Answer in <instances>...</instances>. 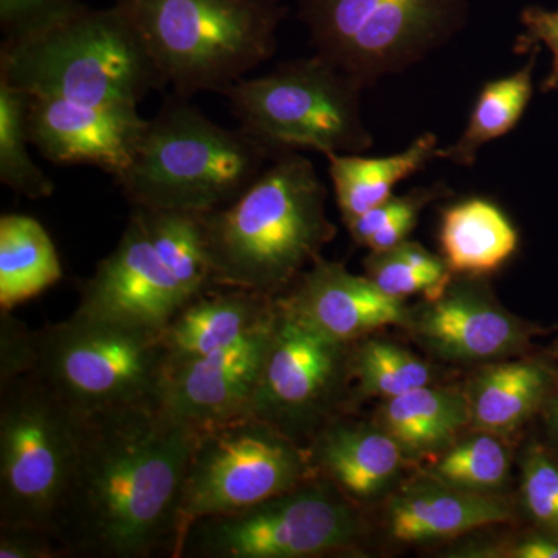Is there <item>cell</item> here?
Listing matches in <instances>:
<instances>
[{
    "label": "cell",
    "instance_id": "5bb4252c",
    "mask_svg": "<svg viewBox=\"0 0 558 558\" xmlns=\"http://www.w3.org/2000/svg\"><path fill=\"white\" fill-rule=\"evenodd\" d=\"M189 301L134 209L117 247L81 284L76 310L161 333Z\"/></svg>",
    "mask_w": 558,
    "mask_h": 558
},
{
    "label": "cell",
    "instance_id": "e0dca14e",
    "mask_svg": "<svg viewBox=\"0 0 558 558\" xmlns=\"http://www.w3.org/2000/svg\"><path fill=\"white\" fill-rule=\"evenodd\" d=\"M279 306L341 343L354 344L385 326L409 328L405 300L389 296L368 277L318 256L282 295Z\"/></svg>",
    "mask_w": 558,
    "mask_h": 558
},
{
    "label": "cell",
    "instance_id": "8fae6325",
    "mask_svg": "<svg viewBox=\"0 0 558 558\" xmlns=\"http://www.w3.org/2000/svg\"><path fill=\"white\" fill-rule=\"evenodd\" d=\"M314 476L306 447L253 414L202 429L183 483L182 537L194 521L252 508Z\"/></svg>",
    "mask_w": 558,
    "mask_h": 558
},
{
    "label": "cell",
    "instance_id": "e575fe53",
    "mask_svg": "<svg viewBox=\"0 0 558 558\" xmlns=\"http://www.w3.org/2000/svg\"><path fill=\"white\" fill-rule=\"evenodd\" d=\"M36 354V330L28 329L11 311H0V385L28 376Z\"/></svg>",
    "mask_w": 558,
    "mask_h": 558
},
{
    "label": "cell",
    "instance_id": "f1b7e54d",
    "mask_svg": "<svg viewBox=\"0 0 558 558\" xmlns=\"http://www.w3.org/2000/svg\"><path fill=\"white\" fill-rule=\"evenodd\" d=\"M510 465L512 457L505 438L475 429L440 453L427 475L447 486L495 495L508 483Z\"/></svg>",
    "mask_w": 558,
    "mask_h": 558
},
{
    "label": "cell",
    "instance_id": "3957f363",
    "mask_svg": "<svg viewBox=\"0 0 558 558\" xmlns=\"http://www.w3.org/2000/svg\"><path fill=\"white\" fill-rule=\"evenodd\" d=\"M0 81L31 97L90 106H138L167 87L145 40L116 5L80 0L28 31L5 36Z\"/></svg>",
    "mask_w": 558,
    "mask_h": 558
},
{
    "label": "cell",
    "instance_id": "52a82bcc",
    "mask_svg": "<svg viewBox=\"0 0 558 558\" xmlns=\"http://www.w3.org/2000/svg\"><path fill=\"white\" fill-rule=\"evenodd\" d=\"M363 84L326 58L282 62L223 94L240 128L271 149L363 154L374 137L363 120Z\"/></svg>",
    "mask_w": 558,
    "mask_h": 558
},
{
    "label": "cell",
    "instance_id": "4dcf8cb0",
    "mask_svg": "<svg viewBox=\"0 0 558 558\" xmlns=\"http://www.w3.org/2000/svg\"><path fill=\"white\" fill-rule=\"evenodd\" d=\"M363 266L377 288L400 300L418 293L425 300H436L454 277L442 256L413 241L385 252H369Z\"/></svg>",
    "mask_w": 558,
    "mask_h": 558
},
{
    "label": "cell",
    "instance_id": "83f0119b",
    "mask_svg": "<svg viewBox=\"0 0 558 558\" xmlns=\"http://www.w3.org/2000/svg\"><path fill=\"white\" fill-rule=\"evenodd\" d=\"M351 377L357 381L351 399H392L435 385V371L425 360L399 344L362 339L352 344Z\"/></svg>",
    "mask_w": 558,
    "mask_h": 558
},
{
    "label": "cell",
    "instance_id": "cb8c5ba5",
    "mask_svg": "<svg viewBox=\"0 0 558 558\" xmlns=\"http://www.w3.org/2000/svg\"><path fill=\"white\" fill-rule=\"evenodd\" d=\"M439 140L424 132L409 148L384 157L362 154H328V170L343 222L359 218L395 196L392 191L403 180L424 171L438 159Z\"/></svg>",
    "mask_w": 558,
    "mask_h": 558
},
{
    "label": "cell",
    "instance_id": "836d02e7",
    "mask_svg": "<svg viewBox=\"0 0 558 558\" xmlns=\"http://www.w3.org/2000/svg\"><path fill=\"white\" fill-rule=\"evenodd\" d=\"M523 32L517 36L513 53L526 54L534 47L545 46L550 51L553 62L548 76L542 83V92H558V10L542 7H526L520 14Z\"/></svg>",
    "mask_w": 558,
    "mask_h": 558
},
{
    "label": "cell",
    "instance_id": "9c48e42d",
    "mask_svg": "<svg viewBox=\"0 0 558 558\" xmlns=\"http://www.w3.org/2000/svg\"><path fill=\"white\" fill-rule=\"evenodd\" d=\"M365 537L357 506L314 476L252 508L194 521L175 558H311L349 553Z\"/></svg>",
    "mask_w": 558,
    "mask_h": 558
},
{
    "label": "cell",
    "instance_id": "ffe728a7",
    "mask_svg": "<svg viewBox=\"0 0 558 558\" xmlns=\"http://www.w3.org/2000/svg\"><path fill=\"white\" fill-rule=\"evenodd\" d=\"M275 317V299L213 286L194 296L161 332L168 360L201 357L241 343Z\"/></svg>",
    "mask_w": 558,
    "mask_h": 558
},
{
    "label": "cell",
    "instance_id": "f546056e",
    "mask_svg": "<svg viewBox=\"0 0 558 558\" xmlns=\"http://www.w3.org/2000/svg\"><path fill=\"white\" fill-rule=\"evenodd\" d=\"M28 100L31 95L0 81V182L28 199H49L54 183L28 153Z\"/></svg>",
    "mask_w": 558,
    "mask_h": 558
},
{
    "label": "cell",
    "instance_id": "8992f818",
    "mask_svg": "<svg viewBox=\"0 0 558 558\" xmlns=\"http://www.w3.org/2000/svg\"><path fill=\"white\" fill-rule=\"evenodd\" d=\"M168 352L161 333L76 310L36 330V377L75 413L156 405Z\"/></svg>",
    "mask_w": 558,
    "mask_h": 558
},
{
    "label": "cell",
    "instance_id": "44dd1931",
    "mask_svg": "<svg viewBox=\"0 0 558 558\" xmlns=\"http://www.w3.org/2000/svg\"><path fill=\"white\" fill-rule=\"evenodd\" d=\"M553 365L542 359H506L480 371L465 389L472 428L508 438L543 410Z\"/></svg>",
    "mask_w": 558,
    "mask_h": 558
},
{
    "label": "cell",
    "instance_id": "7c38bea8",
    "mask_svg": "<svg viewBox=\"0 0 558 558\" xmlns=\"http://www.w3.org/2000/svg\"><path fill=\"white\" fill-rule=\"evenodd\" d=\"M275 306L250 414L307 447L351 400L352 344L312 328L277 300Z\"/></svg>",
    "mask_w": 558,
    "mask_h": 558
},
{
    "label": "cell",
    "instance_id": "ac0fdd59",
    "mask_svg": "<svg viewBox=\"0 0 558 558\" xmlns=\"http://www.w3.org/2000/svg\"><path fill=\"white\" fill-rule=\"evenodd\" d=\"M306 449L315 475L329 481L357 508L384 497L407 461L398 442L376 422L343 416L326 425Z\"/></svg>",
    "mask_w": 558,
    "mask_h": 558
},
{
    "label": "cell",
    "instance_id": "74e56055",
    "mask_svg": "<svg viewBox=\"0 0 558 558\" xmlns=\"http://www.w3.org/2000/svg\"><path fill=\"white\" fill-rule=\"evenodd\" d=\"M462 557H505V558H558V535L538 531L512 539L506 545L483 546L465 549Z\"/></svg>",
    "mask_w": 558,
    "mask_h": 558
},
{
    "label": "cell",
    "instance_id": "30bf717a",
    "mask_svg": "<svg viewBox=\"0 0 558 558\" xmlns=\"http://www.w3.org/2000/svg\"><path fill=\"white\" fill-rule=\"evenodd\" d=\"M76 446L78 414L36 377L0 385V526L57 534Z\"/></svg>",
    "mask_w": 558,
    "mask_h": 558
},
{
    "label": "cell",
    "instance_id": "277c9868",
    "mask_svg": "<svg viewBox=\"0 0 558 558\" xmlns=\"http://www.w3.org/2000/svg\"><path fill=\"white\" fill-rule=\"evenodd\" d=\"M277 154L242 128L215 123L172 92L116 182L134 208L202 215L233 204Z\"/></svg>",
    "mask_w": 558,
    "mask_h": 558
},
{
    "label": "cell",
    "instance_id": "d6a6232c",
    "mask_svg": "<svg viewBox=\"0 0 558 558\" xmlns=\"http://www.w3.org/2000/svg\"><path fill=\"white\" fill-rule=\"evenodd\" d=\"M521 501L539 531L558 535V461L538 444L521 459Z\"/></svg>",
    "mask_w": 558,
    "mask_h": 558
},
{
    "label": "cell",
    "instance_id": "6da1fadb",
    "mask_svg": "<svg viewBox=\"0 0 558 558\" xmlns=\"http://www.w3.org/2000/svg\"><path fill=\"white\" fill-rule=\"evenodd\" d=\"M196 435L157 405L78 414L75 465L54 523L70 557L175 558Z\"/></svg>",
    "mask_w": 558,
    "mask_h": 558
},
{
    "label": "cell",
    "instance_id": "484cf974",
    "mask_svg": "<svg viewBox=\"0 0 558 558\" xmlns=\"http://www.w3.org/2000/svg\"><path fill=\"white\" fill-rule=\"evenodd\" d=\"M539 47L529 51V60L517 72L487 81L481 87L468 124L457 142L439 148L438 159L449 160L458 167L470 168L478 159L484 146L506 137L519 126L534 94V69Z\"/></svg>",
    "mask_w": 558,
    "mask_h": 558
},
{
    "label": "cell",
    "instance_id": "4316f807",
    "mask_svg": "<svg viewBox=\"0 0 558 558\" xmlns=\"http://www.w3.org/2000/svg\"><path fill=\"white\" fill-rule=\"evenodd\" d=\"M134 209L142 215L154 247L190 300L215 286L201 215L174 209Z\"/></svg>",
    "mask_w": 558,
    "mask_h": 558
},
{
    "label": "cell",
    "instance_id": "9a60e30c",
    "mask_svg": "<svg viewBox=\"0 0 558 558\" xmlns=\"http://www.w3.org/2000/svg\"><path fill=\"white\" fill-rule=\"evenodd\" d=\"M271 323L234 347L201 357L168 360L156 405L196 433L250 414Z\"/></svg>",
    "mask_w": 558,
    "mask_h": 558
},
{
    "label": "cell",
    "instance_id": "7a4b0ae2",
    "mask_svg": "<svg viewBox=\"0 0 558 558\" xmlns=\"http://www.w3.org/2000/svg\"><path fill=\"white\" fill-rule=\"evenodd\" d=\"M314 163L282 150L241 197L202 213L213 284L282 295L337 236Z\"/></svg>",
    "mask_w": 558,
    "mask_h": 558
},
{
    "label": "cell",
    "instance_id": "d590c367",
    "mask_svg": "<svg viewBox=\"0 0 558 558\" xmlns=\"http://www.w3.org/2000/svg\"><path fill=\"white\" fill-rule=\"evenodd\" d=\"M0 558H72L54 532L28 526H0Z\"/></svg>",
    "mask_w": 558,
    "mask_h": 558
},
{
    "label": "cell",
    "instance_id": "4fadbf2b",
    "mask_svg": "<svg viewBox=\"0 0 558 558\" xmlns=\"http://www.w3.org/2000/svg\"><path fill=\"white\" fill-rule=\"evenodd\" d=\"M407 329L429 354L453 363L513 359L542 332L506 310L480 277L451 279L442 295L411 310Z\"/></svg>",
    "mask_w": 558,
    "mask_h": 558
},
{
    "label": "cell",
    "instance_id": "603a6c76",
    "mask_svg": "<svg viewBox=\"0 0 558 558\" xmlns=\"http://www.w3.org/2000/svg\"><path fill=\"white\" fill-rule=\"evenodd\" d=\"M376 424L398 442L407 459L444 453L462 429L472 427L465 391L427 385L385 400Z\"/></svg>",
    "mask_w": 558,
    "mask_h": 558
},
{
    "label": "cell",
    "instance_id": "8d00e7d4",
    "mask_svg": "<svg viewBox=\"0 0 558 558\" xmlns=\"http://www.w3.org/2000/svg\"><path fill=\"white\" fill-rule=\"evenodd\" d=\"M76 2L78 0H0V28L5 36L17 35Z\"/></svg>",
    "mask_w": 558,
    "mask_h": 558
},
{
    "label": "cell",
    "instance_id": "2e32d148",
    "mask_svg": "<svg viewBox=\"0 0 558 558\" xmlns=\"http://www.w3.org/2000/svg\"><path fill=\"white\" fill-rule=\"evenodd\" d=\"M149 120L137 106L80 105L31 97L27 124L32 145L54 165H94L119 179L131 167Z\"/></svg>",
    "mask_w": 558,
    "mask_h": 558
},
{
    "label": "cell",
    "instance_id": "7402d4cb",
    "mask_svg": "<svg viewBox=\"0 0 558 558\" xmlns=\"http://www.w3.org/2000/svg\"><path fill=\"white\" fill-rule=\"evenodd\" d=\"M439 245L451 274L483 278L512 259L520 234L498 204L473 196L444 207Z\"/></svg>",
    "mask_w": 558,
    "mask_h": 558
},
{
    "label": "cell",
    "instance_id": "5b68a950",
    "mask_svg": "<svg viewBox=\"0 0 558 558\" xmlns=\"http://www.w3.org/2000/svg\"><path fill=\"white\" fill-rule=\"evenodd\" d=\"M167 86L183 98L226 94L270 60L288 14L282 0H116Z\"/></svg>",
    "mask_w": 558,
    "mask_h": 558
},
{
    "label": "cell",
    "instance_id": "1f68e13d",
    "mask_svg": "<svg viewBox=\"0 0 558 558\" xmlns=\"http://www.w3.org/2000/svg\"><path fill=\"white\" fill-rule=\"evenodd\" d=\"M451 196V189L446 182L418 186L402 196L389 197L359 218L344 222L352 240L369 252H385L409 241L411 231L416 229L418 216L433 202Z\"/></svg>",
    "mask_w": 558,
    "mask_h": 558
},
{
    "label": "cell",
    "instance_id": "f35d334b",
    "mask_svg": "<svg viewBox=\"0 0 558 558\" xmlns=\"http://www.w3.org/2000/svg\"><path fill=\"white\" fill-rule=\"evenodd\" d=\"M543 413H545L550 438L558 449V363L556 366L553 365V384H550L548 398L543 405Z\"/></svg>",
    "mask_w": 558,
    "mask_h": 558
},
{
    "label": "cell",
    "instance_id": "d6986e66",
    "mask_svg": "<svg viewBox=\"0 0 558 558\" xmlns=\"http://www.w3.org/2000/svg\"><path fill=\"white\" fill-rule=\"evenodd\" d=\"M513 517L512 505L501 495L462 490L425 475L392 495L385 523L395 542L422 545L510 523Z\"/></svg>",
    "mask_w": 558,
    "mask_h": 558
},
{
    "label": "cell",
    "instance_id": "ba28073f",
    "mask_svg": "<svg viewBox=\"0 0 558 558\" xmlns=\"http://www.w3.org/2000/svg\"><path fill=\"white\" fill-rule=\"evenodd\" d=\"M470 0H299L314 53L371 87L449 46Z\"/></svg>",
    "mask_w": 558,
    "mask_h": 558
},
{
    "label": "cell",
    "instance_id": "d4e9b609",
    "mask_svg": "<svg viewBox=\"0 0 558 558\" xmlns=\"http://www.w3.org/2000/svg\"><path fill=\"white\" fill-rule=\"evenodd\" d=\"M58 250L43 223L32 216L0 218V311H13L60 282Z\"/></svg>",
    "mask_w": 558,
    "mask_h": 558
}]
</instances>
